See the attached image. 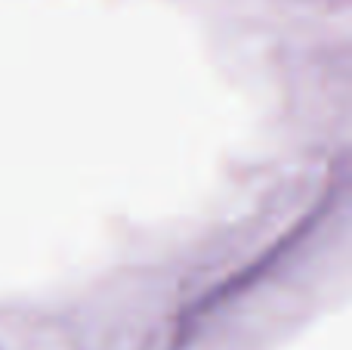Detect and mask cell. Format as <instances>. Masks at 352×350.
Here are the masks:
<instances>
[]
</instances>
